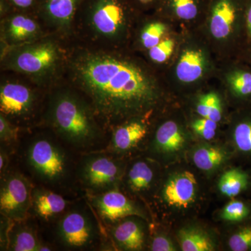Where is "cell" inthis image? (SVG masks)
Wrapping results in <instances>:
<instances>
[{"label": "cell", "mask_w": 251, "mask_h": 251, "mask_svg": "<svg viewBox=\"0 0 251 251\" xmlns=\"http://www.w3.org/2000/svg\"><path fill=\"white\" fill-rule=\"evenodd\" d=\"M73 83L87 98L97 118L110 126L154 103L156 87L134 63L108 51L83 49L69 59Z\"/></svg>", "instance_id": "cell-1"}, {"label": "cell", "mask_w": 251, "mask_h": 251, "mask_svg": "<svg viewBox=\"0 0 251 251\" xmlns=\"http://www.w3.org/2000/svg\"><path fill=\"white\" fill-rule=\"evenodd\" d=\"M48 120L54 131L75 147H86L98 138L99 130L95 115L85 99L70 91L52 96Z\"/></svg>", "instance_id": "cell-2"}, {"label": "cell", "mask_w": 251, "mask_h": 251, "mask_svg": "<svg viewBox=\"0 0 251 251\" xmlns=\"http://www.w3.org/2000/svg\"><path fill=\"white\" fill-rule=\"evenodd\" d=\"M62 62L60 49L51 40H37L13 46L3 57L4 68L25 74L36 82L53 77Z\"/></svg>", "instance_id": "cell-3"}, {"label": "cell", "mask_w": 251, "mask_h": 251, "mask_svg": "<svg viewBox=\"0 0 251 251\" xmlns=\"http://www.w3.org/2000/svg\"><path fill=\"white\" fill-rule=\"evenodd\" d=\"M80 11L92 35L110 42L121 36L128 20V0H84Z\"/></svg>", "instance_id": "cell-4"}, {"label": "cell", "mask_w": 251, "mask_h": 251, "mask_svg": "<svg viewBox=\"0 0 251 251\" xmlns=\"http://www.w3.org/2000/svg\"><path fill=\"white\" fill-rule=\"evenodd\" d=\"M27 157L31 170L46 182H57L67 175V157L52 140L45 138L34 140L28 148Z\"/></svg>", "instance_id": "cell-5"}, {"label": "cell", "mask_w": 251, "mask_h": 251, "mask_svg": "<svg viewBox=\"0 0 251 251\" xmlns=\"http://www.w3.org/2000/svg\"><path fill=\"white\" fill-rule=\"evenodd\" d=\"M30 184L18 173L8 175L0 191V209L8 219L20 221L25 218L31 204Z\"/></svg>", "instance_id": "cell-6"}, {"label": "cell", "mask_w": 251, "mask_h": 251, "mask_svg": "<svg viewBox=\"0 0 251 251\" xmlns=\"http://www.w3.org/2000/svg\"><path fill=\"white\" fill-rule=\"evenodd\" d=\"M80 177L85 186L91 189L108 191L112 189L121 177V168L109 156H91L81 167Z\"/></svg>", "instance_id": "cell-7"}, {"label": "cell", "mask_w": 251, "mask_h": 251, "mask_svg": "<svg viewBox=\"0 0 251 251\" xmlns=\"http://www.w3.org/2000/svg\"><path fill=\"white\" fill-rule=\"evenodd\" d=\"M59 237L64 245L72 249L90 246L96 237V229L92 220L84 211H69L59 221Z\"/></svg>", "instance_id": "cell-8"}, {"label": "cell", "mask_w": 251, "mask_h": 251, "mask_svg": "<svg viewBox=\"0 0 251 251\" xmlns=\"http://www.w3.org/2000/svg\"><path fill=\"white\" fill-rule=\"evenodd\" d=\"M30 88L18 82H8L0 89V110L6 118H22L29 115L35 103Z\"/></svg>", "instance_id": "cell-9"}, {"label": "cell", "mask_w": 251, "mask_h": 251, "mask_svg": "<svg viewBox=\"0 0 251 251\" xmlns=\"http://www.w3.org/2000/svg\"><path fill=\"white\" fill-rule=\"evenodd\" d=\"M211 6V34L225 39L233 31L239 16L245 14L246 0H213Z\"/></svg>", "instance_id": "cell-10"}, {"label": "cell", "mask_w": 251, "mask_h": 251, "mask_svg": "<svg viewBox=\"0 0 251 251\" xmlns=\"http://www.w3.org/2000/svg\"><path fill=\"white\" fill-rule=\"evenodd\" d=\"M91 201L100 217L109 223L117 222L130 216H142L128 198L114 188L93 196Z\"/></svg>", "instance_id": "cell-11"}, {"label": "cell", "mask_w": 251, "mask_h": 251, "mask_svg": "<svg viewBox=\"0 0 251 251\" xmlns=\"http://www.w3.org/2000/svg\"><path fill=\"white\" fill-rule=\"evenodd\" d=\"M12 13L4 20L1 36L12 46L22 45L39 40L41 30L39 24L25 13Z\"/></svg>", "instance_id": "cell-12"}, {"label": "cell", "mask_w": 251, "mask_h": 251, "mask_svg": "<svg viewBox=\"0 0 251 251\" xmlns=\"http://www.w3.org/2000/svg\"><path fill=\"white\" fill-rule=\"evenodd\" d=\"M84 0H37L36 11L44 21L53 27L67 30Z\"/></svg>", "instance_id": "cell-13"}, {"label": "cell", "mask_w": 251, "mask_h": 251, "mask_svg": "<svg viewBox=\"0 0 251 251\" xmlns=\"http://www.w3.org/2000/svg\"><path fill=\"white\" fill-rule=\"evenodd\" d=\"M197 180L191 172L184 171L172 176L163 191L168 205L187 208L196 199Z\"/></svg>", "instance_id": "cell-14"}, {"label": "cell", "mask_w": 251, "mask_h": 251, "mask_svg": "<svg viewBox=\"0 0 251 251\" xmlns=\"http://www.w3.org/2000/svg\"><path fill=\"white\" fill-rule=\"evenodd\" d=\"M125 219L112 228L114 240L119 247L125 250H142L145 243L143 227L136 221Z\"/></svg>", "instance_id": "cell-15"}, {"label": "cell", "mask_w": 251, "mask_h": 251, "mask_svg": "<svg viewBox=\"0 0 251 251\" xmlns=\"http://www.w3.org/2000/svg\"><path fill=\"white\" fill-rule=\"evenodd\" d=\"M34 210L41 219L49 220L65 210L67 202L62 196L44 189L34 190L31 197Z\"/></svg>", "instance_id": "cell-16"}, {"label": "cell", "mask_w": 251, "mask_h": 251, "mask_svg": "<svg viewBox=\"0 0 251 251\" xmlns=\"http://www.w3.org/2000/svg\"><path fill=\"white\" fill-rule=\"evenodd\" d=\"M147 133L146 126L140 122H130L120 126L112 134V148L117 151L131 150L145 138Z\"/></svg>", "instance_id": "cell-17"}, {"label": "cell", "mask_w": 251, "mask_h": 251, "mask_svg": "<svg viewBox=\"0 0 251 251\" xmlns=\"http://www.w3.org/2000/svg\"><path fill=\"white\" fill-rule=\"evenodd\" d=\"M204 65V57L201 51L186 50L176 66V76L180 81L186 83L195 82L202 76Z\"/></svg>", "instance_id": "cell-18"}, {"label": "cell", "mask_w": 251, "mask_h": 251, "mask_svg": "<svg viewBox=\"0 0 251 251\" xmlns=\"http://www.w3.org/2000/svg\"><path fill=\"white\" fill-rule=\"evenodd\" d=\"M185 143L184 135L175 122H165L157 130L155 136L156 148L163 152L179 151Z\"/></svg>", "instance_id": "cell-19"}, {"label": "cell", "mask_w": 251, "mask_h": 251, "mask_svg": "<svg viewBox=\"0 0 251 251\" xmlns=\"http://www.w3.org/2000/svg\"><path fill=\"white\" fill-rule=\"evenodd\" d=\"M179 245L183 251H213L214 244L209 236L198 228L185 227L178 233Z\"/></svg>", "instance_id": "cell-20"}, {"label": "cell", "mask_w": 251, "mask_h": 251, "mask_svg": "<svg viewBox=\"0 0 251 251\" xmlns=\"http://www.w3.org/2000/svg\"><path fill=\"white\" fill-rule=\"evenodd\" d=\"M249 176L240 169H231L220 178L219 188L221 193L229 198L235 197L247 189Z\"/></svg>", "instance_id": "cell-21"}, {"label": "cell", "mask_w": 251, "mask_h": 251, "mask_svg": "<svg viewBox=\"0 0 251 251\" xmlns=\"http://www.w3.org/2000/svg\"><path fill=\"white\" fill-rule=\"evenodd\" d=\"M153 179L152 169L148 163L138 161L133 165L128 173V184L134 192H142L150 188Z\"/></svg>", "instance_id": "cell-22"}, {"label": "cell", "mask_w": 251, "mask_h": 251, "mask_svg": "<svg viewBox=\"0 0 251 251\" xmlns=\"http://www.w3.org/2000/svg\"><path fill=\"white\" fill-rule=\"evenodd\" d=\"M193 162L199 169L210 171L219 167L225 160V153L216 147L199 148L193 153Z\"/></svg>", "instance_id": "cell-23"}, {"label": "cell", "mask_w": 251, "mask_h": 251, "mask_svg": "<svg viewBox=\"0 0 251 251\" xmlns=\"http://www.w3.org/2000/svg\"><path fill=\"white\" fill-rule=\"evenodd\" d=\"M11 249L16 251H39L41 246L35 233L26 227H20L15 230L11 237Z\"/></svg>", "instance_id": "cell-24"}, {"label": "cell", "mask_w": 251, "mask_h": 251, "mask_svg": "<svg viewBox=\"0 0 251 251\" xmlns=\"http://www.w3.org/2000/svg\"><path fill=\"white\" fill-rule=\"evenodd\" d=\"M196 110L201 117L209 119L217 123L221 121L222 117L221 99L215 93L202 95L198 100Z\"/></svg>", "instance_id": "cell-25"}, {"label": "cell", "mask_w": 251, "mask_h": 251, "mask_svg": "<svg viewBox=\"0 0 251 251\" xmlns=\"http://www.w3.org/2000/svg\"><path fill=\"white\" fill-rule=\"evenodd\" d=\"M228 83L232 92L241 99L251 97V70L237 69L228 76Z\"/></svg>", "instance_id": "cell-26"}, {"label": "cell", "mask_w": 251, "mask_h": 251, "mask_svg": "<svg viewBox=\"0 0 251 251\" xmlns=\"http://www.w3.org/2000/svg\"><path fill=\"white\" fill-rule=\"evenodd\" d=\"M169 9L180 19L191 21L199 14L200 0H166Z\"/></svg>", "instance_id": "cell-27"}, {"label": "cell", "mask_w": 251, "mask_h": 251, "mask_svg": "<svg viewBox=\"0 0 251 251\" xmlns=\"http://www.w3.org/2000/svg\"><path fill=\"white\" fill-rule=\"evenodd\" d=\"M233 138L234 144L241 152L251 155V117L236 125Z\"/></svg>", "instance_id": "cell-28"}, {"label": "cell", "mask_w": 251, "mask_h": 251, "mask_svg": "<svg viewBox=\"0 0 251 251\" xmlns=\"http://www.w3.org/2000/svg\"><path fill=\"white\" fill-rule=\"evenodd\" d=\"M251 209L245 202L232 201L223 209L221 217L229 222H241L250 215Z\"/></svg>", "instance_id": "cell-29"}, {"label": "cell", "mask_w": 251, "mask_h": 251, "mask_svg": "<svg viewBox=\"0 0 251 251\" xmlns=\"http://www.w3.org/2000/svg\"><path fill=\"white\" fill-rule=\"evenodd\" d=\"M166 30V27L161 22L150 23L144 28L140 39L144 47L150 49L156 46L161 40Z\"/></svg>", "instance_id": "cell-30"}, {"label": "cell", "mask_w": 251, "mask_h": 251, "mask_svg": "<svg viewBox=\"0 0 251 251\" xmlns=\"http://www.w3.org/2000/svg\"><path fill=\"white\" fill-rule=\"evenodd\" d=\"M229 247L233 251L251 250V226H246L231 236Z\"/></svg>", "instance_id": "cell-31"}, {"label": "cell", "mask_w": 251, "mask_h": 251, "mask_svg": "<svg viewBox=\"0 0 251 251\" xmlns=\"http://www.w3.org/2000/svg\"><path fill=\"white\" fill-rule=\"evenodd\" d=\"M175 46V41L171 39L160 41L156 46L149 49L150 58L156 63L166 62L173 54Z\"/></svg>", "instance_id": "cell-32"}, {"label": "cell", "mask_w": 251, "mask_h": 251, "mask_svg": "<svg viewBox=\"0 0 251 251\" xmlns=\"http://www.w3.org/2000/svg\"><path fill=\"white\" fill-rule=\"evenodd\" d=\"M217 126V122L204 117L196 120L192 125L193 130L206 140H212L215 137Z\"/></svg>", "instance_id": "cell-33"}, {"label": "cell", "mask_w": 251, "mask_h": 251, "mask_svg": "<svg viewBox=\"0 0 251 251\" xmlns=\"http://www.w3.org/2000/svg\"><path fill=\"white\" fill-rule=\"evenodd\" d=\"M18 128L4 115H0V138L1 142L14 141L17 138Z\"/></svg>", "instance_id": "cell-34"}, {"label": "cell", "mask_w": 251, "mask_h": 251, "mask_svg": "<svg viewBox=\"0 0 251 251\" xmlns=\"http://www.w3.org/2000/svg\"><path fill=\"white\" fill-rule=\"evenodd\" d=\"M151 251H175L174 244L168 238L159 235L153 238L151 242Z\"/></svg>", "instance_id": "cell-35"}, {"label": "cell", "mask_w": 251, "mask_h": 251, "mask_svg": "<svg viewBox=\"0 0 251 251\" xmlns=\"http://www.w3.org/2000/svg\"><path fill=\"white\" fill-rule=\"evenodd\" d=\"M13 9L25 11L35 9L37 0H6Z\"/></svg>", "instance_id": "cell-36"}, {"label": "cell", "mask_w": 251, "mask_h": 251, "mask_svg": "<svg viewBox=\"0 0 251 251\" xmlns=\"http://www.w3.org/2000/svg\"><path fill=\"white\" fill-rule=\"evenodd\" d=\"M244 27L248 40L251 42V0H246Z\"/></svg>", "instance_id": "cell-37"}, {"label": "cell", "mask_w": 251, "mask_h": 251, "mask_svg": "<svg viewBox=\"0 0 251 251\" xmlns=\"http://www.w3.org/2000/svg\"><path fill=\"white\" fill-rule=\"evenodd\" d=\"M7 159L8 157L6 155L4 151H1V156H0V171L1 173L4 171L5 168L7 166Z\"/></svg>", "instance_id": "cell-38"}, {"label": "cell", "mask_w": 251, "mask_h": 251, "mask_svg": "<svg viewBox=\"0 0 251 251\" xmlns=\"http://www.w3.org/2000/svg\"><path fill=\"white\" fill-rule=\"evenodd\" d=\"M136 1L142 5H150L155 2L156 0H136Z\"/></svg>", "instance_id": "cell-39"}]
</instances>
